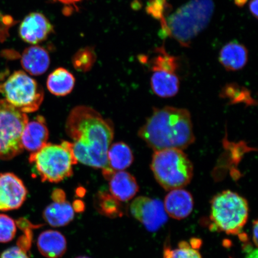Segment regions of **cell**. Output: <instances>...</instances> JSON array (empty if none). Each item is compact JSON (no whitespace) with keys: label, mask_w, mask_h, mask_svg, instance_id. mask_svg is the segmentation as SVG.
<instances>
[{"label":"cell","mask_w":258,"mask_h":258,"mask_svg":"<svg viewBox=\"0 0 258 258\" xmlns=\"http://www.w3.org/2000/svg\"><path fill=\"white\" fill-rule=\"evenodd\" d=\"M257 2L258 0H250L249 11L255 19H257Z\"/></svg>","instance_id":"4dcf8cb0"},{"label":"cell","mask_w":258,"mask_h":258,"mask_svg":"<svg viewBox=\"0 0 258 258\" xmlns=\"http://www.w3.org/2000/svg\"><path fill=\"white\" fill-rule=\"evenodd\" d=\"M249 217L246 199L230 190L216 195L211 201V229L230 235L241 233Z\"/></svg>","instance_id":"8992f818"},{"label":"cell","mask_w":258,"mask_h":258,"mask_svg":"<svg viewBox=\"0 0 258 258\" xmlns=\"http://www.w3.org/2000/svg\"><path fill=\"white\" fill-rule=\"evenodd\" d=\"M153 72L151 86L155 94L161 98H171L178 93L179 79L175 73L163 71Z\"/></svg>","instance_id":"d6986e66"},{"label":"cell","mask_w":258,"mask_h":258,"mask_svg":"<svg viewBox=\"0 0 258 258\" xmlns=\"http://www.w3.org/2000/svg\"><path fill=\"white\" fill-rule=\"evenodd\" d=\"M219 60L227 71L237 72L246 66L248 50L243 44L235 41H231L222 48Z\"/></svg>","instance_id":"ac0fdd59"},{"label":"cell","mask_w":258,"mask_h":258,"mask_svg":"<svg viewBox=\"0 0 258 258\" xmlns=\"http://www.w3.org/2000/svg\"><path fill=\"white\" fill-rule=\"evenodd\" d=\"M134 160L133 153L126 144L119 142L111 144L107 153L108 166L102 169L103 175L108 180L114 173L130 167Z\"/></svg>","instance_id":"5bb4252c"},{"label":"cell","mask_w":258,"mask_h":258,"mask_svg":"<svg viewBox=\"0 0 258 258\" xmlns=\"http://www.w3.org/2000/svg\"><path fill=\"white\" fill-rule=\"evenodd\" d=\"M248 0H234L235 5L238 8H242L246 5Z\"/></svg>","instance_id":"836d02e7"},{"label":"cell","mask_w":258,"mask_h":258,"mask_svg":"<svg viewBox=\"0 0 258 258\" xmlns=\"http://www.w3.org/2000/svg\"><path fill=\"white\" fill-rule=\"evenodd\" d=\"M151 169L157 182L166 191L188 185L194 174L191 161L179 149L154 151Z\"/></svg>","instance_id":"5b68a950"},{"label":"cell","mask_w":258,"mask_h":258,"mask_svg":"<svg viewBox=\"0 0 258 258\" xmlns=\"http://www.w3.org/2000/svg\"><path fill=\"white\" fill-rule=\"evenodd\" d=\"M244 250L247 253L246 258H258L257 249H253L250 245H246L244 247Z\"/></svg>","instance_id":"f546056e"},{"label":"cell","mask_w":258,"mask_h":258,"mask_svg":"<svg viewBox=\"0 0 258 258\" xmlns=\"http://www.w3.org/2000/svg\"><path fill=\"white\" fill-rule=\"evenodd\" d=\"M34 171L42 182L59 183L73 175V166L78 162L73 153L72 143L47 144L29 157Z\"/></svg>","instance_id":"277c9868"},{"label":"cell","mask_w":258,"mask_h":258,"mask_svg":"<svg viewBox=\"0 0 258 258\" xmlns=\"http://www.w3.org/2000/svg\"><path fill=\"white\" fill-rule=\"evenodd\" d=\"M76 258H90L89 257H87V256H79V257H77Z\"/></svg>","instance_id":"8d00e7d4"},{"label":"cell","mask_w":258,"mask_h":258,"mask_svg":"<svg viewBox=\"0 0 258 258\" xmlns=\"http://www.w3.org/2000/svg\"><path fill=\"white\" fill-rule=\"evenodd\" d=\"M51 199L53 202H59L66 201V195L62 189H54L51 195Z\"/></svg>","instance_id":"f1b7e54d"},{"label":"cell","mask_w":258,"mask_h":258,"mask_svg":"<svg viewBox=\"0 0 258 258\" xmlns=\"http://www.w3.org/2000/svg\"><path fill=\"white\" fill-rule=\"evenodd\" d=\"M109 191L118 201H131L139 191V186L135 177L125 171H118L109 178Z\"/></svg>","instance_id":"9a60e30c"},{"label":"cell","mask_w":258,"mask_h":258,"mask_svg":"<svg viewBox=\"0 0 258 258\" xmlns=\"http://www.w3.org/2000/svg\"><path fill=\"white\" fill-rule=\"evenodd\" d=\"M66 131L77 161L96 169L107 167V153L114 138L111 121L89 106H79L68 117Z\"/></svg>","instance_id":"6da1fadb"},{"label":"cell","mask_w":258,"mask_h":258,"mask_svg":"<svg viewBox=\"0 0 258 258\" xmlns=\"http://www.w3.org/2000/svg\"><path fill=\"white\" fill-rule=\"evenodd\" d=\"M169 6L166 0H150L146 7V12L154 19L161 20L164 18V15Z\"/></svg>","instance_id":"4316f807"},{"label":"cell","mask_w":258,"mask_h":258,"mask_svg":"<svg viewBox=\"0 0 258 258\" xmlns=\"http://www.w3.org/2000/svg\"><path fill=\"white\" fill-rule=\"evenodd\" d=\"M96 59L94 48L87 47L81 48L72 58L73 66L79 72H86L92 69Z\"/></svg>","instance_id":"cb8c5ba5"},{"label":"cell","mask_w":258,"mask_h":258,"mask_svg":"<svg viewBox=\"0 0 258 258\" xmlns=\"http://www.w3.org/2000/svg\"><path fill=\"white\" fill-rule=\"evenodd\" d=\"M56 1L63 3V4L70 5L74 4V3L79 2L81 0H56Z\"/></svg>","instance_id":"e575fe53"},{"label":"cell","mask_w":258,"mask_h":258,"mask_svg":"<svg viewBox=\"0 0 258 258\" xmlns=\"http://www.w3.org/2000/svg\"><path fill=\"white\" fill-rule=\"evenodd\" d=\"M130 211L132 215L151 232L159 230L168 219L163 203L147 197L135 199L130 205Z\"/></svg>","instance_id":"9c48e42d"},{"label":"cell","mask_w":258,"mask_h":258,"mask_svg":"<svg viewBox=\"0 0 258 258\" xmlns=\"http://www.w3.org/2000/svg\"><path fill=\"white\" fill-rule=\"evenodd\" d=\"M43 217L51 227H64L73 221L74 211L72 205L67 201L54 202L44 210Z\"/></svg>","instance_id":"ffe728a7"},{"label":"cell","mask_w":258,"mask_h":258,"mask_svg":"<svg viewBox=\"0 0 258 258\" xmlns=\"http://www.w3.org/2000/svg\"><path fill=\"white\" fill-rule=\"evenodd\" d=\"M0 258H30L27 251L20 246H14L3 251Z\"/></svg>","instance_id":"83f0119b"},{"label":"cell","mask_w":258,"mask_h":258,"mask_svg":"<svg viewBox=\"0 0 258 258\" xmlns=\"http://www.w3.org/2000/svg\"><path fill=\"white\" fill-rule=\"evenodd\" d=\"M28 190L22 180L12 173L0 174V211L20 208L27 199Z\"/></svg>","instance_id":"30bf717a"},{"label":"cell","mask_w":258,"mask_h":258,"mask_svg":"<svg viewBox=\"0 0 258 258\" xmlns=\"http://www.w3.org/2000/svg\"><path fill=\"white\" fill-rule=\"evenodd\" d=\"M167 215L177 220L188 217L194 208L191 194L182 188L171 190L163 203Z\"/></svg>","instance_id":"4fadbf2b"},{"label":"cell","mask_w":258,"mask_h":258,"mask_svg":"<svg viewBox=\"0 0 258 258\" xmlns=\"http://www.w3.org/2000/svg\"><path fill=\"white\" fill-rule=\"evenodd\" d=\"M37 244L40 253L47 258H60L67 250L66 238L55 230L42 232L38 238Z\"/></svg>","instance_id":"2e32d148"},{"label":"cell","mask_w":258,"mask_h":258,"mask_svg":"<svg viewBox=\"0 0 258 258\" xmlns=\"http://www.w3.org/2000/svg\"><path fill=\"white\" fill-rule=\"evenodd\" d=\"M132 7L134 9H140L142 7V4L140 3V1H139V0H135V1L133 3V4H132Z\"/></svg>","instance_id":"d590c367"},{"label":"cell","mask_w":258,"mask_h":258,"mask_svg":"<svg viewBox=\"0 0 258 258\" xmlns=\"http://www.w3.org/2000/svg\"><path fill=\"white\" fill-rule=\"evenodd\" d=\"M48 136L46 120L43 116L38 115L26 125L22 135V146L30 152H36L47 144Z\"/></svg>","instance_id":"7c38bea8"},{"label":"cell","mask_w":258,"mask_h":258,"mask_svg":"<svg viewBox=\"0 0 258 258\" xmlns=\"http://www.w3.org/2000/svg\"><path fill=\"white\" fill-rule=\"evenodd\" d=\"M163 253L164 258H202L199 251L186 241L180 242L175 249L164 247Z\"/></svg>","instance_id":"d4e9b609"},{"label":"cell","mask_w":258,"mask_h":258,"mask_svg":"<svg viewBox=\"0 0 258 258\" xmlns=\"http://www.w3.org/2000/svg\"><path fill=\"white\" fill-rule=\"evenodd\" d=\"M17 228L15 221L9 216L0 214V243H5L14 239Z\"/></svg>","instance_id":"484cf974"},{"label":"cell","mask_w":258,"mask_h":258,"mask_svg":"<svg viewBox=\"0 0 258 258\" xmlns=\"http://www.w3.org/2000/svg\"><path fill=\"white\" fill-rule=\"evenodd\" d=\"M50 63L49 54L43 47L32 46L26 48L21 56L23 69L32 76H40L46 72Z\"/></svg>","instance_id":"e0dca14e"},{"label":"cell","mask_w":258,"mask_h":258,"mask_svg":"<svg viewBox=\"0 0 258 258\" xmlns=\"http://www.w3.org/2000/svg\"><path fill=\"white\" fill-rule=\"evenodd\" d=\"M0 93L10 104L25 114L37 111L44 99L43 88L22 71H16L0 83Z\"/></svg>","instance_id":"52a82bcc"},{"label":"cell","mask_w":258,"mask_h":258,"mask_svg":"<svg viewBox=\"0 0 258 258\" xmlns=\"http://www.w3.org/2000/svg\"><path fill=\"white\" fill-rule=\"evenodd\" d=\"M138 135L154 151L183 150L195 141L189 112L172 106L154 108Z\"/></svg>","instance_id":"7a4b0ae2"},{"label":"cell","mask_w":258,"mask_h":258,"mask_svg":"<svg viewBox=\"0 0 258 258\" xmlns=\"http://www.w3.org/2000/svg\"><path fill=\"white\" fill-rule=\"evenodd\" d=\"M213 0H190L166 19L172 37L180 46L189 47L195 38L208 27L214 14Z\"/></svg>","instance_id":"3957f363"},{"label":"cell","mask_w":258,"mask_h":258,"mask_svg":"<svg viewBox=\"0 0 258 258\" xmlns=\"http://www.w3.org/2000/svg\"><path fill=\"white\" fill-rule=\"evenodd\" d=\"M28 121L27 114L0 99V160H11L23 151L22 135Z\"/></svg>","instance_id":"ba28073f"},{"label":"cell","mask_w":258,"mask_h":258,"mask_svg":"<svg viewBox=\"0 0 258 258\" xmlns=\"http://www.w3.org/2000/svg\"><path fill=\"white\" fill-rule=\"evenodd\" d=\"M53 25L44 15L32 13L26 16L19 27V36L26 43L37 44L52 33Z\"/></svg>","instance_id":"8fae6325"},{"label":"cell","mask_w":258,"mask_h":258,"mask_svg":"<svg viewBox=\"0 0 258 258\" xmlns=\"http://www.w3.org/2000/svg\"><path fill=\"white\" fill-rule=\"evenodd\" d=\"M76 80L69 71L59 68L48 77L47 88L51 94L64 96L70 94L75 85Z\"/></svg>","instance_id":"44dd1931"},{"label":"cell","mask_w":258,"mask_h":258,"mask_svg":"<svg viewBox=\"0 0 258 258\" xmlns=\"http://www.w3.org/2000/svg\"><path fill=\"white\" fill-rule=\"evenodd\" d=\"M257 221H254L253 222L252 229L253 241L254 244L255 245L256 247L257 246Z\"/></svg>","instance_id":"d6a6232c"},{"label":"cell","mask_w":258,"mask_h":258,"mask_svg":"<svg viewBox=\"0 0 258 258\" xmlns=\"http://www.w3.org/2000/svg\"><path fill=\"white\" fill-rule=\"evenodd\" d=\"M73 208L74 211L82 212L85 211V206L83 202L81 201H76L73 203Z\"/></svg>","instance_id":"1f68e13d"},{"label":"cell","mask_w":258,"mask_h":258,"mask_svg":"<svg viewBox=\"0 0 258 258\" xmlns=\"http://www.w3.org/2000/svg\"><path fill=\"white\" fill-rule=\"evenodd\" d=\"M94 205L97 211L106 217L116 218L123 215L120 202L111 193L99 192L95 197Z\"/></svg>","instance_id":"7402d4cb"},{"label":"cell","mask_w":258,"mask_h":258,"mask_svg":"<svg viewBox=\"0 0 258 258\" xmlns=\"http://www.w3.org/2000/svg\"><path fill=\"white\" fill-rule=\"evenodd\" d=\"M158 55L151 60V69L153 72H163L175 73L179 67V58L167 53L163 47L156 49Z\"/></svg>","instance_id":"603a6c76"}]
</instances>
